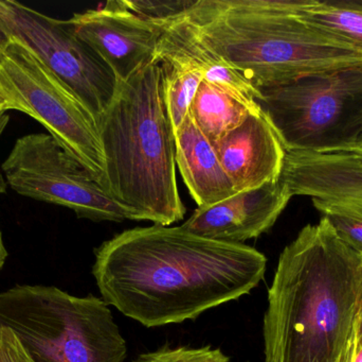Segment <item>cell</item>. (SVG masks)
Returning a JSON list of instances; mask_svg holds the SVG:
<instances>
[{
    "label": "cell",
    "mask_w": 362,
    "mask_h": 362,
    "mask_svg": "<svg viewBox=\"0 0 362 362\" xmlns=\"http://www.w3.org/2000/svg\"><path fill=\"white\" fill-rule=\"evenodd\" d=\"M358 147H361V148H362V142H361V145H359Z\"/></svg>",
    "instance_id": "obj_29"
},
{
    "label": "cell",
    "mask_w": 362,
    "mask_h": 362,
    "mask_svg": "<svg viewBox=\"0 0 362 362\" xmlns=\"http://www.w3.org/2000/svg\"><path fill=\"white\" fill-rule=\"evenodd\" d=\"M0 23L12 40L29 49L80 100L98 125L116 96L119 81L69 21L0 0Z\"/></svg>",
    "instance_id": "obj_8"
},
{
    "label": "cell",
    "mask_w": 362,
    "mask_h": 362,
    "mask_svg": "<svg viewBox=\"0 0 362 362\" xmlns=\"http://www.w3.org/2000/svg\"><path fill=\"white\" fill-rule=\"evenodd\" d=\"M310 0H195L174 18L255 89L362 64V51L300 16Z\"/></svg>",
    "instance_id": "obj_3"
},
{
    "label": "cell",
    "mask_w": 362,
    "mask_h": 362,
    "mask_svg": "<svg viewBox=\"0 0 362 362\" xmlns=\"http://www.w3.org/2000/svg\"><path fill=\"white\" fill-rule=\"evenodd\" d=\"M0 362H32L10 329L0 327Z\"/></svg>",
    "instance_id": "obj_22"
},
{
    "label": "cell",
    "mask_w": 362,
    "mask_h": 362,
    "mask_svg": "<svg viewBox=\"0 0 362 362\" xmlns=\"http://www.w3.org/2000/svg\"><path fill=\"white\" fill-rule=\"evenodd\" d=\"M1 169L19 195L70 208L78 218L95 222L131 220L129 213L49 133L18 138Z\"/></svg>",
    "instance_id": "obj_9"
},
{
    "label": "cell",
    "mask_w": 362,
    "mask_h": 362,
    "mask_svg": "<svg viewBox=\"0 0 362 362\" xmlns=\"http://www.w3.org/2000/svg\"><path fill=\"white\" fill-rule=\"evenodd\" d=\"M8 251L4 247V242H2L1 232H0V270L4 267L6 264V259H8Z\"/></svg>",
    "instance_id": "obj_26"
},
{
    "label": "cell",
    "mask_w": 362,
    "mask_h": 362,
    "mask_svg": "<svg viewBox=\"0 0 362 362\" xmlns=\"http://www.w3.org/2000/svg\"><path fill=\"white\" fill-rule=\"evenodd\" d=\"M300 16L319 31L362 51V1L310 0Z\"/></svg>",
    "instance_id": "obj_17"
},
{
    "label": "cell",
    "mask_w": 362,
    "mask_h": 362,
    "mask_svg": "<svg viewBox=\"0 0 362 362\" xmlns=\"http://www.w3.org/2000/svg\"><path fill=\"white\" fill-rule=\"evenodd\" d=\"M155 59H171L196 66L204 74V80L225 89L253 108H259V89L250 84L238 70L221 57L202 46L182 26L175 21L163 25Z\"/></svg>",
    "instance_id": "obj_15"
},
{
    "label": "cell",
    "mask_w": 362,
    "mask_h": 362,
    "mask_svg": "<svg viewBox=\"0 0 362 362\" xmlns=\"http://www.w3.org/2000/svg\"><path fill=\"white\" fill-rule=\"evenodd\" d=\"M313 203L340 239L362 256V198L339 201L313 200Z\"/></svg>",
    "instance_id": "obj_19"
},
{
    "label": "cell",
    "mask_w": 362,
    "mask_h": 362,
    "mask_svg": "<svg viewBox=\"0 0 362 362\" xmlns=\"http://www.w3.org/2000/svg\"><path fill=\"white\" fill-rule=\"evenodd\" d=\"M6 108H4V104L2 103L1 101H0V119L2 118V117L4 116V114H6Z\"/></svg>",
    "instance_id": "obj_28"
},
{
    "label": "cell",
    "mask_w": 362,
    "mask_h": 362,
    "mask_svg": "<svg viewBox=\"0 0 362 362\" xmlns=\"http://www.w3.org/2000/svg\"><path fill=\"white\" fill-rule=\"evenodd\" d=\"M358 319V318H357ZM356 336H357V327L355 331L354 335L351 338L349 344H346V349H344L342 354L340 355L339 358L336 362H352L353 354H354L355 344H356Z\"/></svg>",
    "instance_id": "obj_23"
},
{
    "label": "cell",
    "mask_w": 362,
    "mask_h": 362,
    "mask_svg": "<svg viewBox=\"0 0 362 362\" xmlns=\"http://www.w3.org/2000/svg\"><path fill=\"white\" fill-rule=\"evenodd\" d=\"M362 256L329 221L300 231L279 257L264 316L265 362H336L354 335Z\"/></svg>",
    "instance_id": "obj_2"
},
{
    "label": "cell",
    "mask_w": 362,
    "mask_h": 362,
    "mask_svg": "<svg viewBox=\"0 0 362 362\" xmlns=\"http://www.w3.org/2000/svg\"><path fill=\"white\" fill-rule=\"evenodd\" d=\"M291 198V191L279 179L235 193L214 205L197 208L181 227L209 239L244 244L269 231Z\"/></svg>",
    "instance_id": "obj_11"
},
{
    "label": "cell",
    "mask_w": 362,
    "mask_h": 362,
    "mask_svg": "<svg viewBox=\"0 0 362 362\" xmlns=\"http://www.w3.org/2000/svg\"><path fill=\"white\" fill-rule=\"evenodd\" d=\"M157 61L163 66V96L174 131H176L189 114L194 98L204 81V74L196 66L177 60Z\"/></svg>",
    "instance_id": "obj_18"
},
{
    "label": "cell",
    "mask_w": 362,
    "mask_h": 362,
    "mask_svg": "<svg viewBox=\"0 0 362 362\" xmlns=\"http://www.w3.org/2000/svg\"><path fill=\"white\" fill-rule=\"evenodd\" d=\"M0 101L6 112L25 113L105 187L100 132L80 100L23 45L13 40L0 57Z\"/></svg>",
    "instance_id": "obj_7"
},
{
    "label": "cell",
    "mask_w": 362,
    "mask_h": 362,
    "mask_svg": "<svg viewBox=\"0 0 362 362\" xmlns=\"http://www.w3.org/2000/svg\"><path fill=\"white\" fill-rule=\"evenodd\" d=\"M257 100L286 151H325L362 142V64L259 89Z\"/></svg>",
    "instance_id": "obj_6"
},
{
    "label": "cell",
    "mask_w": 362,
    "mask_h": 362,
    "mask_svg": "<svg viewBox=\"0 0 362 362\" xmlns=\"http://www.w3.org/2000/svg\"><path fill=\"white\" fill-rule=\"evenodd\" d=\"M68 21L110 66L119 82L129 80L154 61L163 31V26L127 10L122 0L76 13Z\"/></svg>",
    "instance_id": "obj_10"
},
{
    "label": "cell",
    "mask_w": 362,
    "mask_h": 362,
    "mask_svg": "<svg viewBox=\"0 0 362 362\" xmlns=\"http://www.w3.org/2000/svg\"><path fill=\"white\" fill-rule=\"evenodd\" d=\"M291 196L339 201L362 198V148L286 151L280 176Z\"/></svg>",
    "instance_id": "obj_13"
},
{
    "label": "cell",
    "mask_w": 362,
    "mask_h": 362,
    "mask_svg": "<svg viewBox=\"0 0 362 362\" xmlns=\"http://www.w3.org/2000/svg\"><path fill=\"white\" fill-rule=\"evenodd\" d=\"M0 327L32 362H123L127 346L110 306L54 286L16 285L0 293Z\"/></svg>",
    "instance_id": "obj_5"
},
{
    "label": "cell",
    "mask_w": 362,
    "mask_h": 362,
    "mask_svg": "<svg viewBox=\"0 0 362 362\" xmlns=\"http://www.w3.org/2000/svg\"><path fill=\"white\" fill-rule=\"evenodd\" d=\"M176 166L198 208L214 205L235 195L214 146L191 115L175 131Z\"/></svg>",
    "instance_id": "obj_14"
},
{
    "label": "cell",
    "mask_w": 362,
    "mask_h": 362,
    "mask_svg": "<svg viewBox=\"0 0 362 362\" xmlns=\"http://www.w3.org/2000/svg\"><path fill=\"white\" fill-rule=\"evenodd\" d=\"M133 362H230L229 357L221 349L206 346L202 348H170L163 346L154 352L138 355Z\"/></svg>",
    "instance_id": "obj_20"
},
{
    "label": "cell",
    "mask_w": 362,
    "mask_h": 362,
    "mask_svg": "<svg viewBox=\"0 0 362 362\" xmlns=\"http://www.w3.org/2000/svg\"><path fill=\"white\" fill-rule=\"evenodd\" d=\"M266 269L267 259L252 247L153 225L98 247L93 276L108 306L152 329L195 320L249 295Z\"/></svg>",
    "instance_id": "obj_1"
},
{
    "label": "cell",
    "mask_w": 362,
    "mask_h": 362,
    "mask_svg": "<svg viewBox=\"0 0 362 362\" xmlns=\"http://www.w3.org/2000/svg\"><path fill=\"white\" fill-rule=\"evenodd\" d=\"M12 43V38H11L8 32L4 29V26L0 23V57L6 52V49L8 48V46H10Z\"/></svg>",
    "instance_id": "obj_24"
},
{
    "label": "cell",
    "mask_w": 362,
    "mask_h": 362,
    "mask_svg": "<svg viewBox=\"0 0 362 362\" xmlns=\"http://www.w3.org/2000/svg\"><path fill=\"white\" fill-rule=\"evenodd\" d=\"M357 334L361 335L362 334V302L361 310H359L358 319H357Z\"/></svg>",
    "instance_id": "obj_27"
},
{
    "label": "cell",
    "mask_w": 362,
    "mask_h": 362,
    "mask_svg": "<svg viewBox=\"0 0 362 362\" xmlns=\"http://www.w3.org/2000/svg\"><path fill=\"white\" fill-rule=\"evenodd\" d=\"M217 157L238 193L280 179L286 149L263 112L252 114L214 144Z\"/></svg>",
    "instance_id": "obj_12"
},
{
    "label": "cell",
    "mask_w": 362,
    "mask_h": 362,
    "mask_svg": "<svg viewBox=\"0 0 362 362\" xmlns=\"http://www.w3.org/2000/svg\"><path fill=\"white\" fill-rule=\"evenodd\" d=\"M352 362H362V334L356 336V344H355L354 354Z\"/></svg>",
    "instance_id": "obj_25"
},
{
    "label": "cell",
    "mask_w": 362,
    "mask_h": 362,
    "mask_svg": "<svg viewBox=\"0 0 362 362\" xmlns=\"http://www.w3.org/2000/svg\"><path fill=\"white\" fill-rule=\"evenodd\" d=\"M195 0H122L125 8L138 16L157 23L165 25L185 13Z\"/></svg>",
    "instance_id": "obj_21"
},
{
    "label": "cell",
    "mask_w": 362,
    "mask_h": 362,
    "mask_svg": "<svg viewBox=\"0 0 362 362\" xmlns=\"http://www.w3.org/2000/svg\"><path fill=\"white\" fill-rule=\"evenodd\" d=\"M106 193L131 220L170 227L185 218L176 180L175 131L156 59L124 82L98 123Z\"/></svg>",
    "instance_id": "obj_4"
},
{
    "label": "cell",
    "mask_w": 362,
    "mask_h": 362,
    "mask_svg": "<svg viewBox=\"0 0 362 362\" xmlns=\"http://www.w3.org/2000/svg\"><path fill=\"white\" fill-rule=\"evenodd\" d=\"M261 112V108H251L225 89L204 80L189 108L192 118L213 146L250 115Z\"/></svg>",
    "instance_id": "obj_16"
}]
</instances>
